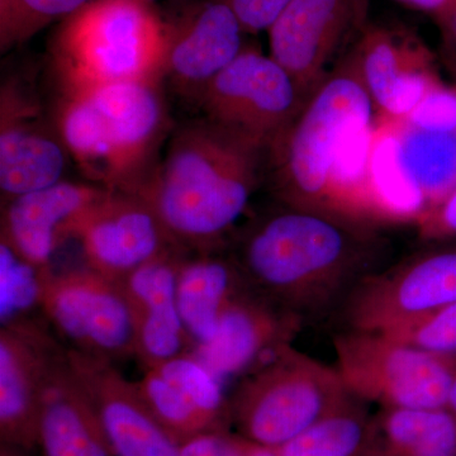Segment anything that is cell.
Masks as SVG:
<instances>
[{"mask_svg":"<svg viewBox=\"0 0 456 456\" xmlns=\"http://www.w3.org/2000/svg\"><path fill=\"white\" fill-rule=\"evenodd\" d=\"M374 121L346 53L266 151L265 182L277 202L383 228L368 184Z\"/></svg>","mask_w":456,"mask_h":456,"instance_id":"1","label":"cell"},{"mask_svg":"<svg viewBox=\"0 0 456 456\" xmlns=\"http://www.w3.org/2000/svg\"><path fill=\"white\" fill-rule=\"evenodd\" d=\"M239 228L230 255L246 284L302 318L346 299L380 268L382 228L318 209L278 203Z\"/></svg>","mask_w":456,"mask_h":456,"instance_id":"2","label":"cell"},{"mask_svg":"<svg viewBox=\"0 0 456 456\" xmlns=\"http://www.w3.org/2000/svg\"><path fill=\"white\" fill-rule=\"evenodd\" d=\"M265 175V150L200 116L171 132L139 194L178 248L226 251Z\"/></svg>","mask_w":456,"mask_h":456,"instance_id":"3","label":"cell"},{"mask_svg":"<svg viewBox=\"0 0 456 456\" xmlns=\"http://www.w3.org/2000/svg\"><path fill=\"white\" fill-rule=\"evenodd\" d=\"M53 88L57 128L84 178L107 191L139 194L171 132L163 79Z\"/></svg>","mask_w":456,"mask_h":456,"instance_id":"4","label":"cell"},{"mask_svg":"<svg viewBox=\"0 0 456 456\" xmlns=\"http://www.w3.org/2000/svg\"><path fill=\"white\" fill-rule=\"evenodd\" d=\"M368 184L387 224H413L456 185V86L441 84L412 110L374 121Z\"/></svg>","mask_w":456,"mask_h":456,"instance_id":"5","label":"cell"},{"mask_svg":"<svg viewBox=\"0 0 456 456\" xmlns=\"http://www.w3.org/2000/svg\"><path fill=\"white\" fill-rule=\"evenodd\" d=\"M49 53L53 86L161 79L163 17L147 0H90L59 23Z\"/></svg>","mask_w":456,"mask_h":456,"instance_id":"6","label":"cell"},{"mask_svg":"<svg viewBox=\"0 0 456 456\" xmlns=\"http://www.w3.org/2000/svg\"><path fill=\"white\" fill-rule=\"evenodd\" d=\"M351 397L335 368L287 345L242 378L230 424L250 443L278 449Z\"/></svg>","mask_w":456,"mask_h":456,"instance_id":"7","label":"cell"},{"mask_svg":"<svg viewBox=\"0 0 456 456\" xmlns=\"http://www.w3.org/2000/svg\"><path fill=\"white\" fill-rule=\"evenodd\" d=\"M336 371L353 397L384 408H446L456 356L407 346L378 332L349 330L334 338Z\"/></svg>","mask_w":456,"mask_h":456,"instance_id":"8","label":"cell"},{"mask_svg":"<svg viewBox=\"0 0 456 456\" xmlns=\"http://www.w3.org/2000/svg\"><path fill=\"white\" fill-rule=\"evenodd\" d=\"M37 307L69 349L112 362L134 358V323L121 283L82 269L38 273Z\"/></svg>","mask_w":456,"mask_h":456,"instance_id":"9","label":"cell"},{"mask_svg":"<svg viewBox=\"0 0 456 456\" xmlns=\"http://www.w3.org/2000/svg\"><path fill=\"white\" fill-rule=\"evenodd\" d=\"M308 98L283 66L246 45L196 108L203 118L268 151Z\"/></svg>","mask_w":456,"mask_h":456,"instance_id":"10","label":"cell"},{"mask_svg":"<svg viewBox=\"0 0 456 456\" xmlns=\"http://www.w3.org/2000/svg\"><path fill=\"white\" fill-rule=\"evenodd\" d=\"M432 244L356 284L344 301L350 330L383 332L456 303V240Z\"/></svg>","mask_w":456,"mask_h":456,"instance_id":"11","label":"cell"},{"mask_svg":"<svg viewBox=\"0 0 456 456\" xmlns=\"http://www.w3.org/2000/svg\"><path fill=\"white\" fill-rule=\"evenodd\" d=\"M71 159L53 107L22 75L0 88V191L3 203L64 180Z\"/></svg>","mask_w":456,"mask_h":456,"instance_id":"12","label":"cell"},{"mask_svg":"<svg viewBox=\"0 0 456 456\" xmlns=\"http://www.w3.org/2000/svg\"><path fill=\"white\" fill-rule=\"evenodd\" d=\"M368 0H293L269 28V55L311 97L368 25Z\"/></svg>","mask_w":456,"mask_h":456,"instance_id":"13","label":"cell"},{"mask_svg":"<svg viewBox=\"0 0 456 456\" xmlns=\"http://www.w3.org/2000/svg\"><path fill=\"white\" fill-rule=\"evenodd\" d=\"M163 20L165 89L197 107L213 80L245 49L246 32L221 0H191Z\"/></svg>","mask_w":456,"mask_h":456,"instance_id":"14","label":"cell"},{"mask_svg":"<svg viewBox=\"0 0 456 456\" xmlns=\"http://www.w3.org/2000/svg\"><path fill=\"white\" fill-rule=\"evenodd\" d=\"M347 53L377 121L402 118L443 84L430 47L403 25L368 23Z\"/></svg>","mask_w":456,"mask_h":456,"instance_id":"15","label":"cell"},{"mask_svg":"<svg viewBox=\"0 0 456 456\" xmlns=\"http://www.w3.org/2000/svg\"><path fill=\"white\" fill-rule=\"evenodd\" d=\"M65 347L26 318L0 329V441L5 448L37 450L42 397Z\"/></svg>","mask_w":456,"mask_h":456,"instance_id":"16","label":"cell"},{"mask_svg":"<svg viewBox=\"0 0 456 456\" xmlns=\"http://www.w3.org/2000/svg\"><path fill=\"white\" fill-rule=\"evenodd\" d=\"M71 373L88 395L114 456H180L179 441L110 360L65 347Z\"/></svg>","mask_w":456,"mask_h":456,"instance_id":"17","label":"cell"},{"mask_svg":"<svg viewBox=\"0 0 456 456\" xmlns=\"http://www.w3.org/2000/svg\"><path fill=\"white\" fill-rule=\"evenodd\" d=\"M77 239L86 266L118 283L149 261L178 248L152 207L140 194L123 191L104 194Z\"/></svg>","mask_w":456,"mask_h":456,"instance_id":"18","label":"cell"},{"mask_svg":"<svg viewBox=\"0 0 456 456\" xmlns=\"http://www.w3.org/2000/svg\"><path fill=\"white\" fill-rule=\"evenodd\" d=\"M302 322L248 285L227 305L212 338L191 354L224 384L244 378L290 345Z\"/></svg>","mask_w":456,"mask_h":456,"instance_id":"19","label":"cell"},{"mask_svg":"<svg viewBox=\"0 0 456 456\" xmlns=\"http://www.w3.org/2000/svg\"><path fill=\"white\" fill-rule=\"evenodd\" d=\"M107 189L89 182L61 180L3 203L4 244L37 270L50 268L53 254L69 239H77L84 221Z\"/></svg>","mask_w":456,"mask_h":456,"instance_id":"20","label":"cell"},{"mask_svg":"<svg viewBox=\"0 0 456 456\" xmlns=\"http://www.w3.org/2000/svg\"><path fill=\"white\" fill-rule=\"evenodd\" d=\"M136 386L179 443L202 432L228 430L230 399L224 384L191 353L145 369Z\"/></svg>","mask_w":456,"mask_h":456,"instance_id":"21","label":"cell"},{"mask_svg":"<svg viewBox=\"0 0 456 456\" xmlns=\"http://www.w3.org/2000/svg\"><path fill=\"white\" fill-rule=\"evenodd\" d=\"M187 251L171 248L119 281L134 323V358L143 370L193 350L176 303V277Z\"/></svg>","mask_w":456,"mask_h":456,"instance_id":"22","label":"cell"},{"mask_svg":"<svg viewBox=\"0 0 456 456\" xmlns=\"http://www.w3.org/2000/svg\"><path fill=\"white\" fill-rule=\"evenodd\" d=\"M37 450L41 456H114L92 402L69 368L65 349L42 397Z\"/></svg>","mask_w":456,"mask_h":456,"instance_id":"23","label":"cell"},{"mask_svg":"<svg viewBox=\"0 0 456 456\" xmlns=\"http://www.w3.org/2000/svg\"><path fill=\"white\" fill-rule=\"evenodd\" d=\"M246 287L230 254L209 251L184 255L176 277V303L193 349L212 338L227 305Z\"/></svg>","mask_w":456,"mask_h":456,"instance_id":"24","label":"cell"},{"mask_svg":"<svg viewBox=\"0 0 456 456\" xmlns=\"http://www.w3.org/2000/svg\"><path fill=\"white\" fill-rule=\"evenodd\" d=\"M367 444L371 456H456V417L448 408H386Z\"/></svg>","mask_w":456,"mask_h":456,"instance_id":"25","label":"cell"},{"mask_svg":"<svg viewBox=\"0 0 456 456\" xmlns=\"http://www.w3.org/2000/svg\"><path fill=\"white\" fill-rule=\"evenodd\" d=\"M369 428L350 398L275 450L279 456H355L367 445Z\"/></svg>","mask_w":456,"mask_h":456,"instance_id":"26","label":"cell"},{"mask_svg":"<svg viewBox=\"0 0 456 456\" xmlns=\"http://www.w3.org/2000/svg\"><path fill=\"white\" fill-rule=\"evenodd\" d=\"M90 0H0V51L22 46L33 36L79 11Z\"/></svg>","mask_w":456,"mask_h":456,"instance_id":"27","label":"cell"},{"mask_svg":"<svg viewBox=\"0 0 456 456\" xmlns=\"http://www.w3.org/2000/svg\"><path fill=\"white\" fill-rule=\"evenodd\" d=\"M378 334L426 353L456 356V303Z\"/></svg>","mask_w":456,"mask_h":456,"instance_id":"28","label":"cell"},{"mask_svg":"<svg viewBox=\"0 0 456 456\" xmlns=\"http://www.w3.org/2000/svg\"><path fill=\"white\" fill-rule=\"evenodd\" d=\"M235 13L246 35L269 31L293 0H221Z\"/></svg>","mask_w":456,"mask_h":456,"instance_id":"29","label":"cell"},{"mask_svg":"<svg viewBox=\"0 0 456 456\" xmlns=\"http://www.w3.org/2000/svg\"><path fill=\"white\" fill-rule=\"evenodd\" d=\"M180 456H246L248 440L228 430L194 435L180 441Z\"/></svg>","mask_w":456,"mask_h":456,"instance_id":"30","label":"cell"},{"mask_svg":"<svg viewBox=\"0 0 456 456\" xmlns=\"http://www.w3.org/2000/svg\"><path fill=\"white\" fill-rule=\"evenodd\" d=\"M419 239L428 242L456 240V185L445 200L417 220Z\"/></svg>","mask_w":456,"mask_h":456,"instance_id":"31","label":"cell"},{"mask_svg":"<svg viewBox=\"0 0 456 456\" xmlns=\"http://www.w3.org/2000/svg\"><path fill=\"white\" fill-rule=\"evenodd\" d=\"M407 7L424 12L436 20V23L445 20L454 11L456 0H398Z\"/></svg>","mask_w":456,"mask_h":456,"instance_id":"32","label":"cell"},{"mask_svg":"<svg viewBox=\"0 0 456 456\" xmlns=\"http://www.w3.org/2000/svg\"><path fill=\"white\" fill-rule=\"evenodd\" d=\"M437 25L440 27L444 44H445L446 50H448L452 62L456 69V7L445 20H441Z\"/></svg>","mask_w":456,"mask_h":456,"instance_id":"33","label":"cell"},{"mask_svg":"<svg viewBox=\"0 0 456 456\" xmlns=\"http://www.w3.org/2000/svg\"><path fill=\"white\" fill-rule=\"evenodd\" d=\"M246 456H279V454L275 449L266 448V446L257 445V444L248 441Z\"/></svg>","mask_w":456,"mask_h":456,"instance_id":"34","label":"cell"},{"mask_svg":"<svg viewBox=\"0 0 456 456\" xmlns=\"http://www.w3.org/2000/svg\"><path fill=\"white\" fill-rule=\"evenodd\" d=\"M446 408L456 417V375L454 382H452V391H450L448 404Z\"/></svg>","mask_w":456,"mask_h":456,"instance_id":"35","label":"cell"},{"mask_svg":"<svg viewBox=\"0 0 456 456\" xmlns=\"http://www.w3.org/2000/svg\"><path fill=\"white\" fill-rule=\"evenodd\" d=\"M27 452H20V450L5 448L2 446V454L0 456H28Z\"/></svg>","mask_w":456,"mask_h":456,"instance_id":"36","label":"cell"},{"mask_svg":"<svg viewBox=\"0 0 456 456\" xmlns=\"http://www.w3.org/2000/svg\"><path fill=\"white\" fill-rule=\"evenodd\" d=\"M147 2L154 3V0H147Z\"/></svg>","mask_w":456,"mask_h":456,"instance_id":"37","label":"cell"}]
</instances>
